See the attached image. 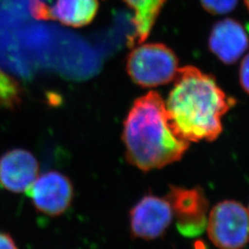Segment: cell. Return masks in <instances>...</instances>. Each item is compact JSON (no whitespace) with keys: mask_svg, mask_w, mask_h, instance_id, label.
I'll return each mask as SVG.
<instances>
[{"mask_svg":"<svg viewBox=\"0 0 249 249\" xmlns=\"http://www.w3.org/2000/svg\"><path fill=\"white\" fill-rule=\"evenodd\" d=\"M165 104L174 134L188 142H213L223 132V116L235 105L213 76L196 67L178 70Z\"/></svg>","mask_w":249,"mask_h":249,"instance_id":"obj_1","label":"cell"},{"mask_svg":"<svg viewBox=\"0 0 249 249\" xmlns=\"http://www.w3.org/2000/svg\"><path fill=\"white\" fill-rule=\"evenodd\" d=\"M122 139L127 160L142 171L159 169L178 161L190 144L174 134L165 103L155 91L134 102L124 121Z\"/></svg>","mask_w":249,"mask_h":249,"instance_id":"obj_2","label":"cell"},{"mask_svg":"<svg viewBox=\"0 0 249 249\" xmlns=\"http://www.w3.org/2000/svg\"><path fill=\"white\" fill-rule=\"evenodd\" d=\"M178 59L169 47L162 44H147L135 48L127 58V72L135 83L142 87H156L175 80Z\"/></svg>","mask_w":249,"mask_h":249,"instance_id":"obj_3","label":"cell"},{"mask_svg":"<svg viewBox=\"0 0 249 249\" xmlns=\"http://www.w3.org/2000/svg\"><path fill=\"white\" fill-rule=\"evenodd\" d=\"M208 235L219 249H242L249 242V211L234 200H224L211 211Z\"/></svg>","mask_w":249,"mask_h":249,"instance_id":"obj_4","label":"cell"},{"mask_svg":"<svg viewBox=\"0 0 249 249\" xmlns=\"http://www.w3.org/2000/svg\"><path fill=\"white\" fill-rule=\"evenodd\" d=\"M36 209L50 216L63 213L71 205L73 187L70 179L57 172H49L38 177L28 188Z\"/></svg>","mask_w":249,"mask_h":249,"instance_id":"obj_5","label":"cell"},{"mask_svg":"<svg viewBox=\"0 0 249 249\" xmlns=\"http://www.w3.org/2000/svg\"><path fill=\"white\" fill-rule=\"evenodd\" d=\"M173 217V210L167 199L144 196L131 212V230L139 238L152 240L168 228Z\"/></svg>","mask_w":249,"mask_h":249,"instance_id":"obj_6","label":"cell"},{"mask_svg":"<svg viewBox=\"0 0 249 249\" xmlns=\"http://www.w3.org/2000/svg\"><path fill=\"white\" fill-rule=\"evenodd\" d=\"M178 219V230L186 235H195L204 227L208 203L198 189L173 187L166 197Z\"/></svg>","mask_w":249,"mask_h":249,"instance_id":"obj_7","label":"cell"},{"mask_svg":"<svg viewBox=\"0 0 249 249\" xmlns=\"http://www.w3.org/2000/svg\"><path fill=\"white\" fill-rule=\"evenodd\" d=\"M249 46L245 28L233 18H224L214 24L209 38L210 50L224 64H234Z\"/></svg>","mask_w":249,"mask_h":249,"instance_id":"obj_8","label":"cell"},{"mask_svg":"<svg viewBox=\"0 0 249 249\" xmlns=\"http://www.w3.org/2000/svg\"><path fill=\"white\" fill-rule=\"evenodd\" d=\"M39 164L25 150H12L0 159V184L15 193L26 192L38 178Z\"/></svg>","mask_w":249,"mask_h":249,"instance_id":"obj_9","label":"cell"},{"mask_svg":"<svg viewBox=\"0 0 249 249\" xmlns=\"http://www.w3.org/2000/svg\"><path fill=\"white\" fill-rule=\"evenodd\" d=\"M98 6L97 0H56L51 8L47 7L46 18L67 26H85L95 17Z\"/></svg>","mask_w":249,"mask_h":249,"instance_id":"obj_10","label":"cell"},{"mask_svg":"<svg viewBox=\"0 0 249 249\" xmlns=\"http://www.w3.org/2000/svg\"><path fill=\"white\" fill-rule=\"evenodd\" d=\"M135 11L134 23L136 34L129 37V45L142 44L154 26L156 18L166 0H124Z\"/></svg>","mask_w":249,"mask_h":249,"instance_id":"obj_11","label":"cell"},{"mask_svg":"<svg viewBox=\"0 0 249 249\" xmlns=\"http://www.w3.org/2000/svg\"><path fill=\"white\" fill-rule=\"evenodd\" d=\"M18 84L0 71V103L5 106H13L19 100Z\"/></svg>","mask_w":249,"mask_h":249,"instance_id":"obj_12","label":"cell"},{"mask_svg":"<svg viewBox=\"0 0 249 249\" xmlns=\"http://www.w3.org/2000/svg\"><path fill=\"white\" fill-rule=\"evenodd\" d=\"M201 5L209 13L223 15L236 8L238 0H200Z\"/></svg>","mask_w":249,"mask_h":249,"instance_id":"obj_13","label":"cell"},{"mask_svg":"<svg viewBox=\"0 0 249 249\" xmlns=\"http://www.w3.org/2000/svg\"><path fill=\"white\" fill-rule=\"evenodd\" d=\"M239 81L242 88L249 94V53L245 55L241 62Z\"/></svg>","mask_w":249,"mask_h":249,"instance_id":"obj_14","label":"cell"},{"mask_svg":"<svg viewBox=\"0 0 249 249\" xmlns=\"http://www.w3.org/2000/svg\"><path fill=\"white\" fill-rule=\"evenodd\" d=\"M0 249H18L9 234L0 232Z\"/></svg>","mask_w":249,"mask_h":249,"instance_id":"obj_15","label":"cell"},{"mask_svg":"<svg viewBox=\"0 0 249 249\" xmlns=\"http://www.w3.org/2000/svg\"><path fill=\"white\" fill-rule=\"evenodd\" d=\"M245 4H246V6H247V8H248L249 11V0H245Z\"/></svg>","mask_w":249,"mask_h":249,"instance_id":"obj_16","label":"cell"},{"mask_svg":"<svg viewBox=\"0 0 249 249\" xmlns=\"http://www.w3.org/2000/svg\"></svg>","mask_w":249,"mask_h":249,"instance_id":"obj_17","label":"cell"}]
</instances>
